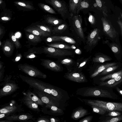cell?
<instances>
[{
  "mask_svg": "<svg viewBox=\"0 0 122 122\" xmlns=\"http://www.w3.org/2000/svg\"><path fill=\"white\" fill-rule=\"evenodd\" d=\"M22 81L32 88H35L48 94L62 103L66 104L70 98L67 92L64 90L40 80L19 75Z\"/></svg>",
  "mask_w": 122,
  "mask_h": 122,
  "instance_id": "6da1fadb",
  "label": "cell"
},
{
  "mask_svg": "<svg viewBox=\"0 0 122 122\" xmlns=\"http://www.w3.org/2000/svg\"><path fill=\"white\" fill-rule=\"evenodd\" d=\"M76 94L84 97L113 98L111 93L107 91L93 87H87L78 89Z\"/></svg>",
  "mask_w": 122,
  "mask_h": 122,
  "instance_id": "7a4b0ae2",
  "label": "cell"
},
{
  "mask_svg": "<svg viewBox=\"0 0 122 122\" xmlns=\"http://www.w3.org/2000/svg\"><path fill=\"white\" fill-rule=\"evenodd\" d=\"M24 111L21 105L14 100L3 105L0 108V120L5 119L7 117L15 114L17 113Z\"/></svg>",
  "mask_w": 122,
  "mask_h": 122,
  "instance_id": "3957f363",
  "label": "cell"
},
{
  "mask_svg": "<svg viewBox=\"0 0 122 122\" xmlns=\"http://www.w3.org/2000/svg\"><path fill=\"white\" fill-rule=\"evenodd\" d=\"M89 105H94L103 108L107 111H118L122 112V103L110 102L98 100L83 99Z\"/></svg>",
  "mask_w": 122,
  "mask_h": 122,
  "instance_id": "277c9868",
  "label": "cell"
},
{
  "mask_svg": "<svg viewBox=\"0 0 122 122\" xmlns=\"http://www.w3.org/2000/svg\"><path fill=\"white\" fill-rule=\"evenodd\" d=\"M34 92L40 98L42 101L46 105L56 106L64 110L66 104L60 102L51 95L40 91L35 88H33Z\"/></svg>",
  "mask_w": 122,
  "mask_h": 122,
  "instance_id": "5b68a950",
  "label": "cell"
},
{
  "mask_svg": "<svg viewBox=\"0 0 122 122\" xmlns=\"http://www.w3.org/2000/svg\"><path fill=\"white\" fill-rule=\"evenodd\" d=\"M18 67L20 70L31 77L43 79H46L47 77L46 75L37 68L29 65L20 64Z\"/></svg>",
  "mask_w": 122,
  "mask_h": 122,
  "instance_id": "8992f818",
  "label": "cell"
},
{
  "mask_svg": "<svg viewBox=\"0 0 122 122\" xmlns=\"http://www.w3.org/2000/svg\"><path fill=\"white\" fill-rule=\"evenodd\" d=\"M51 3L64 20L70 16L68 5L64 0H51Z\"/></svg>",
  "mask_w": 122,
  "mask_h": 122,
  "instance_id": "52a82bcc",
  "label": "cell"
},
{
  "mask_svg": "<svg viewBox=\"0 0 122 122\" xmlns=\"http://www.w3.org/2000/svg\"><path fill=\"white\" fill-rule=\"evenodd\" d=\"M67 19L70 26L75 30L80 37L84 39V36L82 27L81 16L79 14H76L72 16H70Z\"/></svg>",
  "mask_w": 122,
  "mask_h": 122,
  "instance_id": "ba28073f",
  "label": "cell"
},
{
  "mask_svg": "<svg viewBox=\"0 0 122 122\" xmlns=\"http://www.w3.org/2000/svg\"><path fill=\"white\" fill-rule=\"evenodd\" d=\"M43 52L52 57H61L71 56L72 52L67 50L59 49L50 47L43 48Z\"/></svg>",
  "mask_w": 122,
  "mask_h": 122,
  "instance_id": "9c48e42d",
  "label": "cell"
},
{
  "mask_svg": "<svg viewBox=\"0 0 122 122\" xmlns=\"http://www.w3.org/2000/svg\"><path fill=\"white\" fill-rule=\"evenodd\" d=\"M3 84V86L0 89V98L12 93L18 88L17 84L12 81L6 80Z\"/></svg>",
  "mask_w": 122,
  "mask_h": 122,
  "instance_id": "30bf717a",
  "label": "cell"
},
{
  "mask_svg": "<svg viewBox=\"0 0 122 122\" xmlns=\"http://www.w3.org/2000/svg\"><path fill=\"white\" fill-rule=\"evenodd\" d=\"M66 79L78 83L87 82V80L84 75L80 72H73L66 73L64 76Z\"/></svg>",
  "mask_w": 122,
  "mask_h": 122,
  "instance_id": "8fae6325",
  "label": "cell"
},
{
  "mask_svg": "<svg viewBox=\"0 0 122 122\" xmlns=\"http://www.w3.org/2000/svg\"><path fill=\"white\" fill-rule=\"evenodd\" d=\"M104 32L107 36L112 38L116 36L117 32L115 28L105 18L101 19Z\"/></svg>",
  "mask_w": 122,
  "mask_h": 122,
  "instance_id": "7c38bea8",
  "label": "cell"
},
{
  "mask_svg": "<svg viewBox=\"0 0 122 122\" xmlns=\"http://www.w3.org/2000/svg\"><path fill=\"white\" fill-rule=\"evenodd\" d=\"M46 105L42 109V111L45 114L54 116L61 115L64 114L63 110L55 106Z\"/></svg>",
  "mask_w": 122,
  "mask_h": 122,
  "instance_id": "4fadbf2b",
  "label": "cell"
},
{
  "mask_svg": "<svg viewBox=\"0 0 122 122\" xmlns=\"http://www.w3.org/2000/svg\"><path fill=\"white\" fill-rule=\"evenodd\" d=\"M41 63L46 69L55 72H59L62 71L61 66L55 62L47 59H41Z\"/></svg>",
  "mask_w": 122,
  "mask_h": 122,
  "instance_id": "5bb4252c",
  "label": "cell"
},
{
  "mask_svg": "<svg viewBox=\"0 0 122 122\" xmlns=\"http://www.w3.org/2000/svg\"><path fill=\"white\" fill-rule=\"evenodd\" d=\"M33 117V115L29 113L18 115L15 114L7 117L5 119L11 122L14 121L27 122L28 120L32 119Z\"/></svg>",
  "mask_w": 122,
  "mask_h": 122,
  "instance_id": "9a60e30c",
  "label": "cell"
},
{
  "mask_svg": "<svg viewBox=\"0 0 122 122\" xmlns=\"http://www.w3.org/2000/svg\"><path fill=\"white\" fill-rule=\"evenodd\" d=\"M82 0H69L68 5L70 16L76 14Z\"/></svg>",
  "mask_w": 122,
  "mask_h": 122,
  "instance_id": "2e32d148",
  "label": "cell"
},
{
  "mask_svg": "<svg viewBox=\"0 0 122 122\" xmlns=\"http://www.w3.org/2000/svg\"><path fill=\"white\" fill-rule=\"evenodd\" d=\"M46 41L48 42L61 41H64L71 44H74L76 42L73 38L66 36H53L48 37Z\"/></svg>",
  "mask_w": 122,
  "mask_h": 122,
  "instance_id": "e0dca14e",
  "label": "cell"
},
{
  "mask_svg": "<svg viewBox=\"0 0 122 122\" xmlns=\"http://www.w3.org/2000/svg\"><path fill=\"white\" fill-rule=\"evenodd\" d=\"M99 31L98 29H94L88 35L87 42L90 46L94 45L98 41L99 39Z\"/></svg>",
  "mask_w": 122,
  "mask_h": 122,
  "instance_id": "ac0fdd59",
  "label": "cell"
},
{
  "mask_svg": "<svg viewBox=\"0 0 122 122\" xmlns=\"http://www.w3.org/2000/svg\"><path fill=\"white\" fill-rule=\"evenodd\" d=\"M14 44L10 40L6 41L3 44L2 50L4 55L7 56H10L13 53L14 49Z\"/></svg>",
  "mask_w": 122,
  "mask_h": 122,
  "instance_id": "d6986e66",
  "label": "cell"
},
{
  "mask_svg": "<svg viewBox=\"0 0 122 122\" xmlns=\"http://www.w3.org/2000/svg\"><path fill=\"white\" fill-rule=\"evenodd\" d=\"M90 113L86 109L80 107L74 111L71 114V117L73 119L76 120Z\"/></svg>",
  "mask_w": 122,
  "mask_h": 122,
  "instance_id": "ffe728a7",
  "label": "cell"
},
{
  "mask_svg": "<svg viewBox=\"0 0 122 122\" xmlns=\"http://www.w3.org/2000/svg\"><path fill=\"white\" fill-rule=\"evenodd\" d=\"M43 52V49L34 47L29 49L27 51L25 52L24 56L27 58H33L36 57V55L41 54Z\"/></svg>",
  "mask_w": 122,
  "mask_h": 122,
  "instance_id": "44dd1931",
  "label": "cell"
},
{
  "mask_svg": "<svg viewBox=\"0 0 122 122\" xmlns=\"http://www.w3.org/2000/svg\"><path fill=\"white\" fill-rule=\"evenodd\" d=\"M24 96V97L31 100L38 105L41 106H44L45 104L34 93H33L29 90H28L25 93Z\"/></svg>",
  "mask_w": 122,
  "mask_h": 122,
  "instance_id": "7402d4cb",
  "label": "cell"
},
{
  "mask_svg": "<svg viewBox=\"0 0 122 122\" xmlns=\"http://www.w3.org/2000/svg\"><path fill=\"white\" fill-rule=\"evenodd\" d=\"M25 31L27 32L41 37L48 36L51 35V34L42 30L37 27L28 28L26 29Z\"/></svg>",
  "mask_w": 122,
  "mask_h": 122,
  "instance_id": "603a6c76",
  "label": "cell"
},
{
  "mask_svg": "<svg viewBox=\"0 0 122 122\" xmlns=\"http://www.w3.org/2000/svg\"><path fill=\"white\" fill-rule=\"evenodd\" d=\"M117 63L116 62L106 63L101 65L97 67L91 75L90 77L93 78L98 76L102 72L106 69L116 65Z\"/></svg>",
  "mask_w": 122,
  "mask_h": 122,
  "instance_id": "cb8c5ba5",
  "label": "cell"
},
{
  "mask_svg": "<svg viewBox=\"0 0 122 122\" xmlns=\"http://www.w3.org/2000/svg\"><path fill=\"white\" fill-rule=\"evenodd\" d=\"M22 101L24 104L31 110L38 112L40 111L38 105L31 100L24 97Z\"/></svg>",
  "mask_w": 122,
  "mask_h": 122,
  "instance_id": "d4e9b609",
  "label": "cell"
},
{
  "mask_svg": "<svg viewBox=\"0 0 122 122\" xmlns=\"http://www.w3.org/2000/svg\"><path fill=\"white\" fill-rule=\"evenodd\" d=\"M49 47H54L59 49L66 50L74 49L76 47L73 46H71L67 45L58 43H54L47 44Z\"/></svg>",
  "mask_w": 122,
  "mask_h": 122,
  "instance_id": "484cf974",
  "label": "cell"
},
{
  "mask_svg": "<svg viewBox=\"0 0 122 122\" xmlns=\"http://www.w3.org/2000/svg\"><path fill=\"white\" fill-rule=\"evenodd\" d=\"M92 3V0H82L80 7L77 11L76 14H79L80 11L84 9H86L91 8Z\"/></svg>",
  "mask_w": 122,
  "mask_h": 122,
  "instance_id": "4316f807",
  "label": "cell"
},
{
  "mask_svg": "<svg viewBox=\"0 0 122 122\" xmlns=\"http://www.w3.org/2000/svg\"><path fill=\"white\" fill-rule=\"evenodd\" d=\"M111 58L108 56L104 55H97L93 58L92 61L94 62L103 63L106 61H111Z\"/></svg>",
  "mask_w": 122,
  "mask_h": 122,
  "instance_id": "83f0119b",
  "label": "cell"
},
{
  "mask_svg": "<svg viewBox=\"0 0 122 122\" xmlns=\"http://www.w3.org/2000/svg\"><path fill=\"white\" fill-rule=\"evenodd\" d=\"M26 35L28 39L31 42L37 43L42 41L41 37L27 32Z\"/></svg>",
  "mask_w": 122,
  "mask_h": 122,
  "instance_id": "f1b7e54d",
  "label": "cell"
},
{
  "mask_svg": "<svg viewBox=\"0 0 122 122\" xmlns=\"http://www.w3.org/2000/svg\"><path fill=\"white\" fill-rule=\"evenodd\" d=\"M119 83L118 82L116 81L113 78L112 79L107 81L101 82L99 83V85L112 87L116 86Z\"/></svg>",
  "mask_w": 122,
  "mask_h": 122,
  "instance_id": "f546056e",
  "label": "cell"
},
{
  "mask_svg": "<svg viewBox=\"0 0 122 122\" xmlns=\"http://www.w3.org/2000/svg\"><path fill=\"white\" fill-rule=\"evenodd\" d=\"M66 23H63L54 27L52 30L53 33H60L65 30L67 28Z\"/></svg>",
  "mask_w": 122,
  "mask_h": 122,
  "instance_id": "4dcf8cb0",
  "label": "cell"
},
{
  "mask_svg": "<svg viewBox=\"0 0 122 122\" xmlns=\"http://www.w3.org/2000/svg\"><path fill=\"white\" fill-rule=\"evenodd\" d=\"M65 21L63 20L53 17L49 18L48 21L49 24L52 25L57 26L64 23Z\"/></svg>",
  "mask_w": 122,
  "mask_h": 122,
  "instance_id": "1f68e13d",
  "label": "cell"
},
{
  "mask_svg": "<svg viewBox=\"0 0 122 122\" xmlns=\"http://www.w3.org/2000/svg\"><path fill=\"white\" fill-rule=\"evenodd\" d=\"M122 73V69L117 72L107 75L102 77L100 78V80L101 81H103L107 79H113Z\"/></svg>",
  "mask_w": 122,
  "mask_h": 122,
  "instance_id": "d6a6232c",
  "label": "cell"
},
{
  "mask_svg": "<svg viewBox=\"0 0 122 122\" xmlns=\"http://www.w3.org/2000/svg\"><path fill=\"white\" fill-rule=\"evenodd\" d=\"M90 106H91L94 112L99 114L103 115L105 114L107 111L105 109L97 106L93 105Z\"/></svg>",
  "mask_w": 122,
  "mask_h": 122,
  "instance_id": "836d02e7",
  "label": "cell"
},
{
  "mask_svg": "<svg viewBox=\"0 0 122 122\" xmlns=\"http://www.w3.org/2000/svg\"><path fill=\"white\" fill-rule=\"evenodd\" d=\"M10 37L12 42L15 46L16 49H17L20 48L21 47V44L19 41L13 33L11 34Z\"/></svg>",
  "mask_w": 122,
  "mask_h": 122,
  "instance_id": "e575fe53",
  "label": "cell"
},
{
  "mask_svg": "<svg viewBox=\"0 0 122 122\" xmlns=\"http://www.w3.org/2000/svg\"><path fill=\"white\" fill-rule=\"evenodd\" d=\"M118 67V65L114 66L109 67L100 73L98 75H102L106 74L112 72L117 69Z\"/></svg>",
  "mask_w": 122,
  "mask_h": 122,
  "instance_id": "d590c367",
  "label": "cell"
},
{
  "mask_svg": "<svg viewBox=\"0 0 122 122\" xmlns=\"http://www.w3.org/2000/svg\"><path fill=\"white\" fill-rule=\"evenodd\" d=\"M60 62L61 64L68 66L71 64L73 61L71 59L66 58L60 60Z\"/></svg>",
  "mask_w": 122,
  "mask_h": 122,
  "instance_id": "8d00e7d4",
  "label": "cell"
},
{
  "mask_svg": "<svg viewBox=\"0 0 122 122\" xmlns=\"http://www.w3.org/2000/svg\"><path fill=\"white\" fill-rule=\"evenodd\" d=\"M122 120V115H120L116 117L112 118L108 120L103 121V122H117Z\"/></svg>",
  "mask_w": 122,
  "mask_h": 122,
  "instance_id": "74e56055",
  "label": "cell"
},
{
  "mask_svg": "<svg viewBox=\"0 0 122 122\" xmlns=\"http://www.w3.org/2000/svg\"><path fill=\"white\" fill-rule=\"evenodd\" d=\"M36 26L42 30L50 34H51V32H52V30L51 28L48 27L40 25H37Z\"/></svg>",
  "mask_w": 122,
  "mask_h": 122,
  "instance_id": "f35d334b",
  "label": "cell"
},
{
  "mask_svg": "<svg viewBox=\"0 0 122 122\" xmlns=\"http://www.w3.org/2000/svg\"><path fill=\"white\" fill-rule=\"evenodd\" d=\"M43 7L46 10L51 13L55 14H57V13L47 5H44Z\"/></svg>",
  "mask_w": 122,
  "mask_h": 122,
  "instance_id": "ab89813d",
  "label": "cell"
},
{
  "mask_svg": "<svg viewBox=\"0 0 122 122\" xmlns=\"http://www.w3.org/2000/svg\"><path fill=\"white\" fill-rule=\"evenodd\" d=\"M36 122H50L49 119L44 117H41L38 118Z\"/></svg>",
  "mask_w": 122,
  "mask_h": 122,
  "instance_id": "60d3db41",
  "label": "cell"
},
{
  "mask_svg": "<svg viewBox=\"0 0 122 122\" xmlns=\"http://www.w3.org/2000/svg\"><path fill=\"white\" fill-rule=\"evenodd\" d=\"M93 116H87L83 119L81 120L79 122H90L92 119Z\"/></svg>",
  "mask_w": 122,
  "mask_h": 122,
  "instance_id": "b9f144b4",
  "label": "cell"
},
{
  "mask_svg": "<svg viewBox=\"0 0 122 122\" xmlns=\"http://www.w3.org/2000/svg\"><path fill=\"white\" fill-rule=\"evenodd\" d=\"M112 51L114 53H117L119 51V49L116 45L115 44H112L110 46Z\"/></svg>",
  "mask_w": 122,
  "mask_h": 122,
  "instance_id": "7bdbcfd3",
  "label": "cell"
},
{
  "mask_svg": "<svg viewBox=\"0 0 122 122\" xmlns=\"http://www.w3.org/2000/svg\"><path fill=\"white\" fill-rule=\"evenodd\" d=\"M121 114L118 112L112 111L110 112L107 115V116H117L121 115Z\"/></svg>",
  "mask_w": 122,
  "mask_h": 122,
  "instance_id": "ee69618b",
  "label": "cell"
},
{
  "mask_svg": "<svg viewBox=\"0 0 122 122\" xmlns=\"http://www.w3.org/2000/svg\"><path fill=\"white\" fill-rule=\"evenodd\" d=\"M89 21L91 24H94L95 22V19L94 17L90 13H89Z\"/></svg>",
  "mask_w": 122,
  "mask_h": 122,
  "instance_id": "f6af8a7d",
  "label": "cell"
},
{
  "mask_svg": "<svg viewBox=\"0 0 122 122\" xmlns=\"http://www.w3.org/2000/svg\"><path fill=\"white\" fill-rule=\"evenodd\" d=\"M89 59V57L86 59L85 60H83V61L81 62V63L77 66L78 67L77 69L79 70V69H81L83 66H84L86 64L87 62L88 61V60Z\"/></svg>",
  "mask_w": 122,
  "mask_h": 122,
  "instance_id": "bcb514c9",
  "label": "cell"
},
{
  "mask_svg": "<svg viewBox=\"0 0 122 122\" xmlns=\"http://www.w3.org/2000/svg\"><path fill=\"white\" fill-rule=\"evenodd\" d=\"M114 79L116 81L119 83H120L122 81V73L118 75Z\"/></svg>",
  "mask_w": 122,
  "mask_h": 122,
  "instance_id": "7dc6e473",
  "label": "cell"
},
{
  "mask_svg": "<svg viewBox=\"0 0 122 122\" xmlns=\"http://www.w3.org/2000/svg\"><path fill=\"white\" fill-rule=\"evenodd\" d=\"M4 68H3L0 70V81H2L3 77V75L4 72Z\"/></svg>",
  "mask_w": 122,
  "mask_h": 122,
  "instance_id": "c3c4849f",
  "label": "cell"
},
{
  "mask_svg": "<svg viewBox=\"0 0 122 122\" xmlns=\"http://www.w3.org/2000/svg\"><path fill=\"white\" fill-rule=\"evenodd\" d=\"M49 119L50 122H58L60 121L59 119L55 117H51Z\"/></svg>",
  "mask_w": 122,
  "mask_h": 122,
  "instance_id": "681fc988",
  "label": "cell"
},
{
  "mask_svg": "<svg viewBox=\"0 0 122 122\" xmlns=\"http://www.w3.org/2000/svg\"><path fill=\"white\" fill-rule=\"evenodd\" d=\"M22 57V56L21 54H18L15 58L14 61L16 62L19 61L21 59Z\"/></svg>",
  "mask_w": 122,
  "mask_h": 122,
  "instance_id": "f907efd6",
  "label": "cell"
},
{
  "mask_svg": "<svg viewBox=\"0 0 122 122\" xmlns=\"http://www.w3.org/2000/svg\"><path fill=\"white\" fill-rule=\"evenodd\" d=\"M95 1L97 6L100 8H101L102 5L101 0H95Z\"/></svg>",
  "mask_w": 122,
  "mask_h": 122,
  "instance_id": "816d5d0a",
  "label": "cell"
},
{
  "mask_svg": "<svg viewBox=\"0 0 122 122\" xmlns=\"http://www.w3.org/2000/svg\"><path fill=\"white\" fill-rule=\"evenodd\" d=\"M117 23L120 28L122 35V21L121 20H118L117 21Z\"/></svg>",
  "mask_w": 122,
  "mask_h": 122,
  "instance_id": "f5cc1de1",
  "label": "cell"
},
{
  "mask_svg": "<svg viewBox=\"0 0 122 122\" xmlns=\"http://www.w3.org/2000/svg\"><path fill=\"white\" fill-rule=\"evenodd\" d=\"M4 30L2 29L1 28H0V38L2 37V36L3 35L4 33Z\"/></svg>",
  "mask_w": 122,
  "mask_h": 122,
  "instance_id": "db71d44e",
  "label": "cell"
},
{
  "mask_svg": "<svg viewBox=\"0 0 122 122\" xmlns=\"http://www.w3.org/2000/svg\"><path fill=\"white\" fill-rule=\"evenodd\" d=\"M18 4L22 6H26V5L23 2H18Z\"/></svg>",
  "mask_w": 122,
  "mask_h": 122,
  "instance_id": "11a10c76",
  "label": "cell"
},
{
  "mask_svg": "<svg viewBox=\"0 0 122 122\" xmlns=\"http://www.w3.org/2000/svg\"><path fill=\"white\" fill-rule=\"evenodd\" d=\"M116 89L118 92L122 96V90L118 87H117Z\"/></svg>",
  "mask_w": 122,
  "mask_h": 122,
  "instance_id": "9f6ffc18",
  "label": "cell"
},
{
  "mask_svg": "<svg viewBox=\"0 0 122 122\" xmlns=\"http://www.w3.org/2000/svg\"><path fill=\"white\" fill-rule=\"evenodd\" d=\"M1 19L3 20H9V18L7 17H3L1 18Z\"/></svg>",
  "mask_w": 122,
  "mask_h": 122,
  "instance_id": "6f0895ef",
  "label": "cell"
},
{
  "mask_svg": "<svg viewBox=\"0 0 122 122\" xmlns=\"http://www.w3.org/2000/svg\"><path fill=\"white\" fill-rule=\"evenodd\" d=\"M3 63H2V62H1V61H0V70L1 69L3 68Z\"/></svg>",
  "mask_w": 122,
  "mask_h": 122,
  "instance_id": "680465c9",
  "label": "cell"
},
{
  "mask_svg": "<svg viewBox=\"0 0 122 122\" xmlns=\"http://www.w3.org/2000/svg\"><path fill=\"white\" fill-rule=\"evenodd\" d=\"M80 51L79 50L77 49L76 50V52L77 53V54H79V51Z\"/></svg>",
  "mask_w": 122,
  "mask_h": 122,
  "instance_id": "91938a15",
  "label": "cell"
},
{
  "mask_svg": "<svg viewBox=\"0 0 122 122\" xmlns=\"http://www.w3.org/2000/svg\"><path fill=\"white\" fill-rule=\"evenodd\" d=\"M120 15H121V16L122 18V14L121 13L120 14Z\"/></svg>",
  "mask_w": 122,
  "mask_h": 122,
  "instance_id": "94428289",
  "label": "cell"
},
{
  "mask_svg": "<svg viewBox=\"0 0 122 122\" xmlns=\"http://www.w3.org/2000/svg\"><path fill=\"white\" fill-rule=\"evenodd\" d=\"M0 46H1V41H0Z\"/></svg>",
  "mask_w": 122,
  "mask_h": 122,
  "instance_id": "6125c7cd",
  "label": "cell"
}]
</instances>
